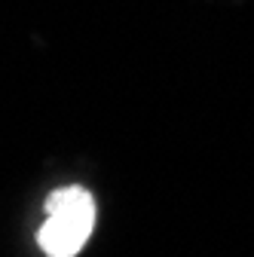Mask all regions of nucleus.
Segmentation results:
<instances>
[{
    "label": "nucleus",
    "mask_w": 254,
    "mask_h": 257,
    "mask_svg": "<svg viewBox=\"0 0 254 257\" xmlns=\"http://www.w3.org/2000/svg\"><path fill=\"white\" fill-rule=\"evenodd\" d=\"M95 227V199L83 187L52 190L46 199V223L37 242L46 257H77Z\"/></svg>",
    "instance_id": "nucleus-1"
}]
</instances>
